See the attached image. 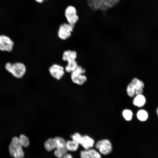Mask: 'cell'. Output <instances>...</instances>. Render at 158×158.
Here are the masks:
<instances>
[{
    "instance_id": "1",
    "label": "cell",
    "mask_w": 158,
    "mask_h": 158,
    "mask_svg": "<svg viewBox=\"0 0 158 158\" xmlns=\"http://www.w3.org/2000/svg\"><path fill=\"white\" fill-rule=\"evenodd\" d=\"M121 0H87L88 5L94 11H105L117 5Z\"/></svg>"
},
{
    "instance_id": "2",
    "label": "cell",
    "mask_w": 158,
    "mask_h": 158,
    "mask_svg": "<svg viewBox=\"0 0 158 158\" xmlns=\"http://www.w3.org/2000/svg\"><path fill=\"white\" fill-rule=\"evenodd\" d=\"M144 86V83L142 80L137 78H133L126 87V92L128 96L133 97L136 95L142 94Z\"/></svg>"
},
{
    "instance_id": "3",
    "label": "cell",
    "mask_w": 158,
    "mask_h": 158,
    "mask_svg": "<svg viewBox=\"0 0 158 158\" xmlns=\"http://www.w3.org/2000/svg\"><path fill=\"white\" fill-rule=\"evenodd\" d=\"M19 138L16 137H13L9 147L11 156L15 158H23L24 153Z\"/></svg>"
},
{
    "instance_id": "4",
    "label": "cell",
    "mask_w": 158,
    "mask_h": 158,
    "mask_svg": "<svg viewBox=\"0 0 158 158\" xmlns=\"http://www.w3.org/2000/svg\"><path fill=\"white\" fill-rule=\"evenodd\" d=\"M6 69L16 78H20L25 74L26 69L25 65L21 63L11 64L6 63L5 66Z\"/></svg>"
},
{
    "instance_id": "5",
    "label": "cell",
    "mask_w": 158,
    "mask_h": 158,
    "mask_svg": "<svg viewBox=\"0 0 158 158\" xmlns=\"http://www.w3.org/2000/svg\"><path fill=\"white\" fill-rule=\"evenodd\" d=\"M95 146L100 153L103 155H108L112 151V144L108 139H104L99 140L96 143Z\"/></svg>"
},
{
    "instance_id": "6",
    "label": "cell",
    "mask_w": 158,
    "mask_h": 158,
    "mask_svg": "<svg viewBox=\"0 0 158 158\" xmlns=\"http://www.w3.org/2000/svg\"><path fill=\"white\" fill-rule=\"evenodd\" d=\"M75 27V25L69 23H63L59 26L58 35L61 40H65L69 38Z\"/></svg>"
},
{
    "instance_id": "7",
    "label": "cell",
    "mask_w": 158,
    "mask_h": 158,
    "mask_svg": "<svg viewBox=\"0 0 158 158\" xmlns=\"http://www.w3.org/2000/svg\"><path fill=\"white\" fill-rule=\"evenodd\" d=\"M64 14L68 23L75 25L78 20L76 10L72 6H69L66 8Z\"/></svg>"
},
{
    "instance_id": "8",
    "label": "cell",
    "mask_w": 158,
    "mask_h": 158,
    "mask_svg": "<svg viewBox=\"0 0 158 158\" xmlns=\"http://www.w3.org/2000/svg\"><path fill=\"white\" fill-rule=\"evenodd\" d=\"M49 71L51 75L58 80L62 78L65 73L63 67L57 64H54L51 65L49 67Z\"/></svg>"
},
{
    "instance_id": "9",
    "label": "cell",
    "mask_w": 158,
    "mask_h": 158,
    "mask_svg": "<svg viewBox=\"0 0 158 158\" xmlns=\"http://www.w3.org/2000/svg\"><path fill=\"white\" fill-rule=\"evenodd\" d=\"M13 44V42L9 37L0 35V50L10 52L12 50Z\"/></svg>"
},
{
    "instance_id": "10",
    "label": "cell",
    "mask_w": 158,
    "mask_h": 158,
    "mask_svg": "<svg viewBox=\"0 0 158 158\" xmlns=\"http://www.w3.org/2000/svg\"><path fill=\"white\" fill-rule=\"evenodd\" d=\"M95 143L94 139L87 135L82 136L80 144L85 150L92 148Z\"/></svg>"
},
{
    "instance_id": "11",
    "label": "cell",
    "mask_w": 158,
    "mask_h": 158,
    "mask_svg": "<svg viewBox=\"0 0 158 158\" xmlns=\"http://www.w3.org/2000/svg\"><path fill=\"white\" fill-rule=\"evenodd\" d=\"M71 78L73 83L80 85L84 84L87 80V77L84 74H71Z\"/></svg>"
},
{
    "instance_id": "12",
    "label": "cell",
    "mask_w": 158,
    "mask_h": 158,
    "mask_svg": "<svg viewBox=\"0 0 158 158\" xmlns=\"http://www.w3.org/2000/svg\"><path fill=\"white\" fill-rule=\"evenodd\" d=\"M146 103V98L142 94L136 95L133 101V105L139 108L144 106Z\"/></svg>"
},
{
    "instance_id": "13",
    "label": "cell",
    "mask_w": 158,
    "mask_h": 158,
    "mask_svg": "<svg viewBox=\"0 0 158 158\" xmlns=\"http://www.w3.org/2000/svg\"><path fill=\"white\" fill-rule=\"evenodd\" d=\"M77 52L75 51L70 50L65 51L63 54L62 59L64 61L75 60L77 57Z\"/></svg>"
},
{
    "instance_id": "14",
    "label": "cell",
    "mask_w": 158,
    "mask_h": 158,
    "mask_svg": "<svg viewBox=\"0 0 158 158\" xmlns=\"http://www.w3.org/2000/svg\"><path fill=\"white\" fill-rule=\"evenodd\" d=\"M44 147L48 152H50L56 149V145L55 138H49L44 143Z\"/></svg>"
},
{
    "instance_id": "15",
    "label": "cell",
    "mask_w": 158,
    "mask_h": 158,
    "mask_svg": "<svg viewBox=\"0 0 158 158\" xmlns=\"http://www.w3.org/2000/svg\"><path fill=\"white\" fill-rule=\"evenodd\" d=\"M66 146L58 147L55 149L54 154L58 158H61L68 153V151Z\"/></svg>"
},
{
    "instance_id": "16",
    "label": "cell",
    "mask_w": 158,
    "mask_h": 158,
    "mask_svg": "<svg viewBox=\"0 0 158 158\" xmlns=\"http://www.w3.org/2000/svg\"><path fill=\"white\" fill-rule=\"evenodd\" d=\"M79 144L72 140L66 141V146L68 150L71 152L76 151L79 147Z\"/></svg>"
},
{
    "instance_id": "17",
    "label": "cell",
    "mask_w": 158,
    "mask_h": 158,
    "mask_svg": "<svg viewBox=\"0 0 158 158\" xmlns=\"http://www.w3.org/2000/svg\"><path fill=\"white\" fill-rule=\"evenodd\" d=\"M67 62V64L65 68V70L67 72L71 73L78 65L75 60H70Z\"/></svg>"
},
{
    "instance_id": "18",
    "label": "cell",
    "mask_w": 158,
    "mask_h": 158,
    "mask_svg": "<svg viewBox=\"0 0 158 158\" xmlns=\"http://www.w3.org/2000/svg\"><path fill=\"white\" fill-rule=\"evenodd\" d=\"M136 116L138 119L140 121L142 122L146 121L148 118L147 112L143 109L138 110Z\"/></svg>"
},
{
    "instance_id": "19",
    "label": "cell",
    "mask_w": 158,
    "mask_h": 158,
    "mask_svg": "<svg viewBox=\"0 0 158 158\" xmlns=\"http://www.w3.org/2000/svg\"><path fill=\"white\" fill-rule=\"evenodd\" d=\"M122 115L124 119L127 121H130L132 119L133 113L130 109H124L122 111Z\"/></svg>"
},
{
    "instance_id": "20",
    "label": "cell",
    "mask_w": 158,
    "mask_h": 158,
    "mask_svg": "<svg viewBox=\"0 0 158 158\" xmlns=\"http://www.w3.org/2000/svg\"><path fill=\"white\" fill-rule=\"evenodd\" d=\"M18 138L19 142L22 146L27 147L29 146L30 144L29 139L25 135L22 134Z\"/></svg>"
},
{
    "instance_id": "21",
    "label": "cell",
    "mask_w": 158,
    "mask_h": 158,
    "mask_svg": "<svg viewBox=\"0 0 158 158\" xmlns=\"http://www.w3.org/2000/svg\"><path fill=\"white\" fill-rule=\"evenodd\" d=\"M55 139L56 145V148L66 146V141L63 138L60 137H56L55 138Z\"/></svg>"
},
{
    "instance_id": "22",
    "label": "cell",
    "mask_w": 158,
    "mask_h": 158,
    "mask_svg": "<svg viewBox=\"0 0 158 158\" xmlns=\"http://www.w3.org/2000/svg\"><path fill=\"white\" fill-rule=\"evenodd\" d=\"M89 150L90 154V158H101V154L96 149L92 148Z\"/></svg>"
},
{
    "instance_id": "23",
    "label": "cell",
    "mask_w": 158,
    "mask_h": 158,
    "mask_svg": "<svg viewBox=\"0 0 158 158\" xmlns=\"http://www.w3.org/2000/svg\"><path fill=\"white\" fill-rule=\"evenodd\" d=\"M82 137V136L81 134L78 132L74 133L71 136L72 140L78 143L79 144Z\"/></svg>"
},
{
    "instance_id": "24",
    "label": "cell",
    "mask_w": 158,
    "mask_h": 158,
    "mask_svg": "<svg viewBox=\"0 0 158 158\" xmlns=\"http://www.w3.org/2000/svg\"><path fill=\"white\" fill-rule=\"evenodd\" d=\"M80 158H90V154L89 150H81L80 152Z\"/></svg>"
},
{
    "instance_id": "25",
    "label": "cell",
    "mask_w": 158,
    "mask_h": 158,
    "mask_svg": "<svg viewBox=\"0 0 158 158\" xmlns=\"http://www.w3.org/2000/svg\"><path fill=\"white\" fill-rule=\"evenodd\" d=\"M61 158H73V157L71 154L67 153Z\"/></svg>"
},
{
    "instance_id": "26",
    "label": "cell",
    "mask_w": 158,
    "mask_h": 158,
    "mask_svg": "<svg viewBox=\"0 0 158 158\" xmlns=\"http://www.w3.org/2000/svg\"><path fill=\"white\" fill-rule=\"evenodd\" d=\"M36 1L39 3H42L43 1L46 0H35Z\"/></svg>"
},
{
    "instance_id": "27",
    "label": "cell",
    "mask_w": 158,
    "mask_h": 158,
    "mask_svg": "<svg viewBox=\"0 0 158 158\" xmlns=\"http://www.w3.org/2000/svg\"><path fill=\"white\" fill-rule=\"evenodd\" d=\"M156 111H157V114L158 117V107L157 108Z\"/></svg>"
}]
</instances>
